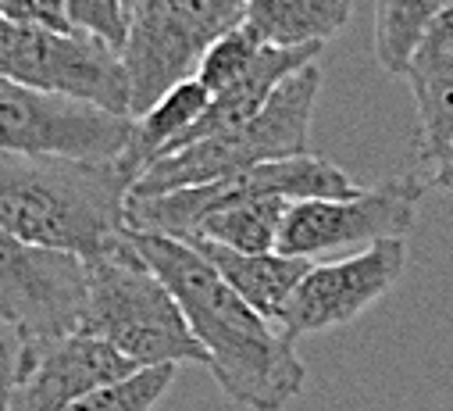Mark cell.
I'll use <instances>...</instances> for the list:
<instances>
[{"mask_svg": "<svg viewBox=\"0 0 453 411\" xmlns=\"http://www.w3.org/2000/svg\"><path fill=\"white\" fill-rule=\"evenodd\" d=\"M318 93H321V68L318 61H311L268 97V105L250 122L236 126L233 133L196 140L147 165L143 175L133 182L129 197H154L182 186H200L214 179H229L265 161L311 154V122L318 108Z\"/></svg>", "mask_w": 453, "mask_h": 411, "instance_id": "4", "label": "cell"}, {"mask_svg": "<svg viewBox=\"0 0 453 411\" xmlns=\"http://www.w3.org/2000/svg\"><path fill=\"white\" fill-rule=\"evenodd\" d=\"M133 119L61 93L0 82V154H58L79 161H119Z\"/></svg>", "mask_w": 453, "mask_h": 411, "instance_id": "10", "label": "cell"}, {"mask_svg": "<svg viewBox=\"0 0 453 411\" xmlns=\"http://www.w3.org/2000/svg\"><path fill=\"white\" fill-rule=\"evenodd\" d=\"M318 54H321V47H272V43H268V47L257 54V61H254L236 82H229L225 89L211 93L203 115L168 147V154H175V151H182V147H189V143H196V140L218 136V133H233L236 126L250 122V119L268 105V97H272L293 72H300L303 65L318 61ZM168 154H165V158H168Z\"/></svg>", "mask_w": 453, "mask_h": 411, "instance_id": "13", "label": "cell"}, {"mask_svg": "<svg viewBox=\"0 0 453 411\" xmlns=\"http://www.w3.org/2000/svg\"><path fill=\"white\" fill-rule=\"evenodd\" d=\"M122 65L129 79V119L196 75L203 50L247 19V0H126Z\"/></svg>", "mask_w": 453, "mask_h": 411, "instance_id": "5", "label": "cell"}, {"mask_svg": "<svg viewBox=\"0 0 453 411\" xmlns=\"http://www.w3.org/2000/svg\"><path fill=\"white\" fill-rule=\"evenodd\" d=\"M22 368H26V344L4 319H0V411H4V400H8L12 386L19 383Z\"/></svg>", "mask_w": 453, "mask_h": 411, "instance_id": "24", "label": "cell"}, {"mask_svg": "<svg viewBox=\"0 0 453 411\" xmlns=\"http://www.w3.org/2000/svg\"><path fill=\"white\" fill-rule=\"evenodd\" d=\"M126 237L172 290L225 397L250 411H282L303 393L307 368L296 340L257 315L193 244L136 229H126Z\"/></svg>", "mask_w": 453, "mask_h": 411, "instance_id": "1", "label": "cell"}, {"mask_svg": "<svg viewBox=\"0 0 453 411\" xmlns=\"http://www.w3.org/2000/svg\"><path fill=\"white\" fill-rule=\"evenodd\" d=\"M175 383V365H157V368H136L133 376L107 383L86 397H79L68 411H154L165 393Z\"/></svg>", "mask_w": 453, "mask_h": 411, "instance_id": "20", "label": "cell"}, {"mask_svg": "<svg viewBox=\"0 0 453 411\" xmlns=\"http://www.w3.org/2000/svg\"><path fill=\"white\" fill-rule=\"evenodd\" d=\"M79 333L111 344L136 368L207 365L203 347L189 333L172 290L133 251L126 233L86 261V304Z\"/></svg>", "mask_w": 453, "mask_h": 411, "instance_id": "3", "label": "cell"}, {"mask_svg": "<svg viewBox=\"0 0 453 411\" xmlns=\"http://www.w3.org/2000/svg\"><path fill=\"white\" fill-rule=\"evenodd\" d=\"M403 82L418 105V122L425 136V158L435 161L453 147V4L425 29L418 40Z\"/></svg>", "mask_w": 453, "mask_h": 411, "instance_id": "14", "label": "cell"}, {"mask_svg": "<svg viewBox=\"0 0 453 411\" xmlns=\"http://www.w3.org/2000/svg\"><path fill=\"white\" fill-rule=\"evenodd\" d=\"M65 15L75 33H86L111 50H122L126 43V0H65Z\"/></svg>", "mask_w": 453, "mask_h": 411, "instance_id": "22", "label": "cell"}, {"mask_svg": "<svg viewBox=\"0 0 453 411\" xmlns=\"http://www.w3.org/2000/svg\"><path fill=\"white\" fill-rule=\"evenodd\" d=\"M403 268L407 240H379L350 258L311 265L293 297L286 300L279 330L296 340L307 333H328L335 326H347L400 283Z\"/></svg>", "mask_w": 453, "mask_h": 411, "instance_id": "11", "label": "cell"}, {"mask_svg": "<svg viewBox=\"0 0 453 411\" xmlns=\"http://www.w3.org/2000/svg\"><path fill=\"white\" fill-rule=\"evenodd\" d=\"M136 365L111 344L68 333L26 351V368L12 386L4 411H68L79 397L133 376Z\"/></svg>", "mask_w": 453, "mask_h": 411, "instance_id": "12", "label": "cell"}, {"mask_svg": "<svg viewBox=\"0 0 453 411\" xmlns=\"http://www.w3.org/2000/svg\"><path fill=\"white\" fill-rule=\"evenodd\" d=\"M207 100H211V93L196 79H186V82L172 86L154 108H147L143 115L133 119L129 143L119 158V168L126 172L129 182H136L147 165H154L157 158L168 154V147L203 115Z\"/></svg>", "mask_w": 453, "mask_h": 411, "instance_id": "16", "label": "cell"}, {"mask_svg": "<svg viewBox=\"0 0 453 411\" xmlns=\"http://www.w3.org/2000/svg\"><path fill=\"white\" fill-rule=\"evenodd\" d=\"M0 82L75 97L129 119L122 54L86 33H54L0 19Z\"/></svg>", "mask_w": 453, "mask_h": 411, "instance_id": "7", "label": "cell"}, {"mask_svg": "<svg viewBox=\"0 0 453 411\" xmlns=\"http://www.w3.org/2000/svg\"><path fill=\"white\" fill-rule=\"evenodd\" d=\"M425 197L421 179H393L350 197L296 200L286 208L279 254L318 258L339 247H372L379 240H407Z\"/></svg>", "mask_w": 453, "mask_h": 411, "instance_id": "8", "label": "cell"}, {"mask_svg": "<svg viewBox=\"0 0 453 411\" xmlns=\"http://www.w3.org/2000/svg\"><path fill=\"white\" fill-rule=\"evenodd\" d=\"M82 304V258L22 244L0 226V319L22 337L26 351L79 333Z\"/></svg>", "mask_w": 453, "mask_h": 411, "instance_id": "9", "label": "cell"}, {"mask_svg": "<svg viewBox=\"0 0 453 411\" xmlns=\"http://www.w3.org/2000/svg\"><path fill=\"white\" fill-rule=\"evenodd\" d=\"M189 244L218 268V275L229 283L257 315H265L275 326H279V319L286 312V300L293 297V290L300 286V279L311 268L307 258H289V254H279V251H268V254H240L233 247L207 244V240H189Z\"/></svg>", "mask_w": 453, "mask_h": 411, "instance_id": "15", "label": "cell"}, {"mask_svg": "<svg viewBox=\"0 0 453 411\" xmlns=\"http://www.w3.org/2000/svg\"><path fill=\"white\" fill-rule=\"evenodd\" d=\"M449 4L453 0H375L372 43L379 65L393 75H403L418 40Z\"/></svg>", "mask_w": 453, "mask_h": 411, "instance_id": "19", "label": "cell"}, {"mask_svg": "<svg viewBox=\"0 0 453 411\" xmlns=\"http://www.w3.org/2000/svg\"><path fill=\"white\" fill-rule=\"evenodd\" d=\"M425 190H446V193H453V147L432 161V175L425 179Z\"/></svg>", "mask_w": 453, "mask_h": 411, "instance_id": "25", "label": "cell"}, {"mask_svg": "<svg viewBox=\"0 0 453 411\" xmlns=\"http://www.w3.org/2000/svg\"><path fill=\"white\" fill-rule=\"evenodd\" d=\"M286 208H289V200H279V197L218 204V208H211L196 222V229L189 233V240L221 244V247H233L240 254H268V251L279 247Z\"/></svg>", "mask_w": 453, "mask_h": 411, "instance_id": "18", "label": "cell"}, {"mask_svg": "<svg viewBox=\"0 0 453 411\" xmlns=\"http://www.w3.org/2000/svg\"><path fill=\"white\" fill-rule=\"evenodd\" d=\"M0 19L15 26H40L54 33H75L65 15V0H0Z\"/></svg>", "mask_w": 453, "mask_h": 411, "instance_id": "23", "label": "cell"}, {"mask_svg": "<svg viewBox=\"0 0 453 411\" xmlns=\"http://www.w3.org/2000/svg\"><path fill=\"white\" fill-rule=\"evenodd\" d=\"M354 0H247V26L272 47H325L343 33Z\"/></svg>", "mask_w": 453, "mask_h": 411, "instance_id": "17", "label": "cell"}, {"mask_svg": "<svg viewBox=\"0 0 453 411\" xmlns=\"http://www.w3.org/2000/svg\"><path fill=\"white\" fill-rule=\"evenodd\" d=\"M129 190L119 161L0 154V226L22 244L89 261L126 233Z\"/></svg>", "mask_w": 453, "mask_h": 411, "instance_id": "2", "label": "cell"}, {"mask_svg": "<svg viewBox=\"0 0 453 411\" xmlns=\"http://www.w3.org/2000/svg\"><path fill=\"white\" fill-rule=\"evenodd\" d=\"M265 47H268V43L257 36V29H250L247 22H240L236 29H229L225 36H218V40L203 50V58H200L193 79H196L207 93H218V89H225L229 82H236V79L257 61V54H261Z\"/></svg>", "mask_w": 453, "mask_h": 411, "instance_id": "21", "label": "cell"}, {"mask_svg": "<svg viewBox=\"0 0 453 411\" xmlns=\"http://www.w3.org/2000/svg\"><path fill=\"white\" fill-rule=\"evenodd\" d=\"M361 186L339 168L335 161L321 154H300L282 161H265L247 172H236L229 179H214L200 186H182L154 197H129L126 200V229L189 240L196 222L218 208V204H236V200H321V197H350Z\"/></svg>", "mask_w": 453, "mask_h": 411, "instance_id": "6", "label": "cell"}]
</instances>
